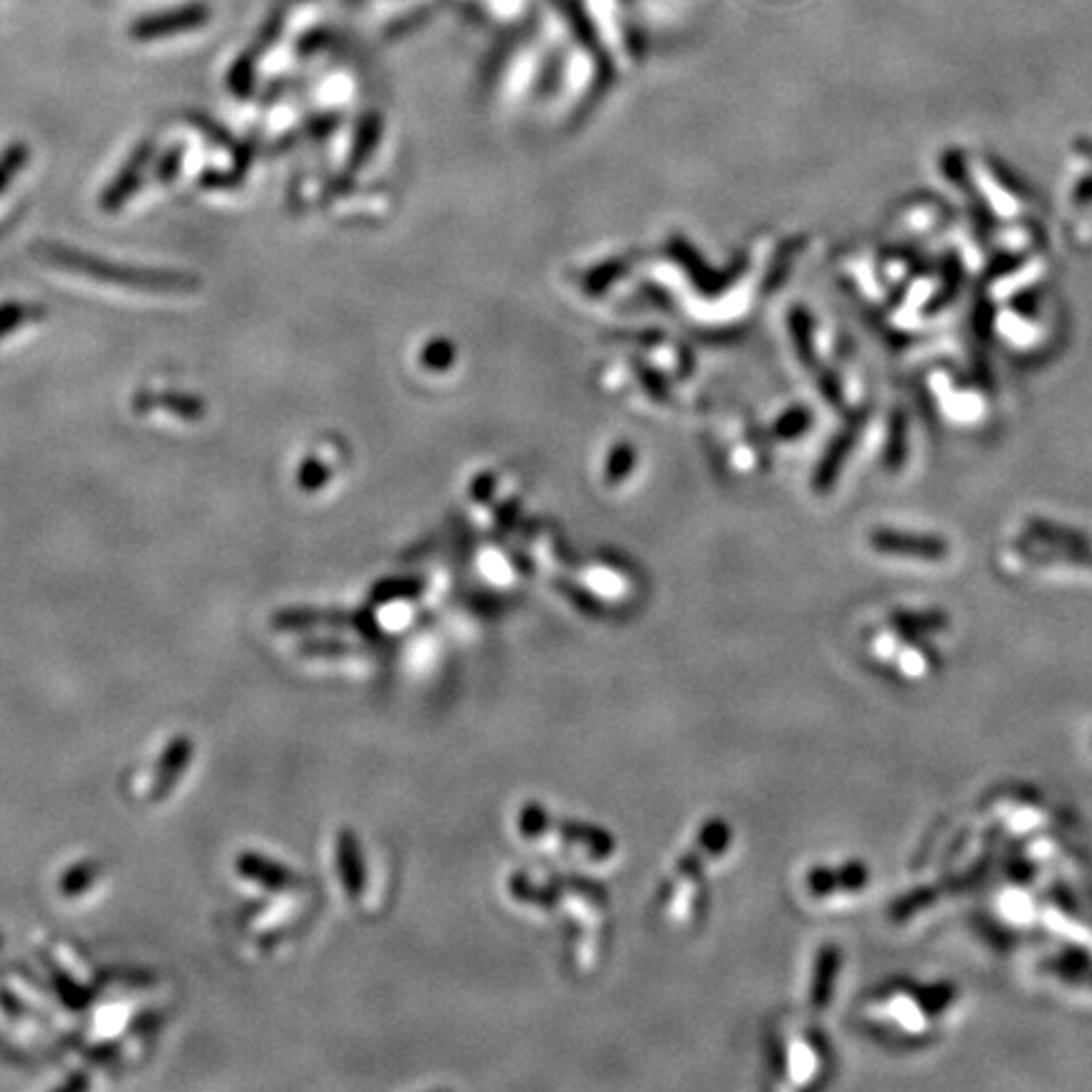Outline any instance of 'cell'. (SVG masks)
Returning <instances> with one entry per match:
<instances>
[{
  "label": "cell",
  "instance_id": "7a4b0ae2",
  "mask_svg": "<svg viewBox=\"0 0 1092 1092\" xmlns=\"http://www.w3.org/2000/svg\"><path fill=\"white\" fill-rule=\"evenodd\" d=\"M210 5L205 0H192V3L175 5V8L150 13V16L137 18L130 25V36L137 41H155L163 36L185 34V31L203 29L210 21Z\"/></svg>",
  "mask_w": 1092,
  "mask_h": 1092
},
{
  "label": "cell",
  "instance_id": "277c9868",
  "mask_svg": "<svg viewBox=\"0 0 1092 1092\" xmlns=\"http://www.w3.org/2000/svg\"><path fill=\"white\" fill-rule=\"evenodd\" d=\"M840 974V948L834 943H825L817 954V963H814V976H812V989H809V999H812L814 1010H825L832 1001L834 984H837Z\"/></svg>",
  "mask_w": 1092,
  "mask_h": 1092
},
{
  "label": "cell",
  "instance_id": "e0dca14e",
  "mask_svg": "<svg viewBox=\"0 0 1092 1092\" xmlns=\"http://www.w3.org/2000/svg\"><path fill=\"white\" fill-rule=\"evenodd\" d=\"M25 157H29V150H25L23 145L11 147L8 155H5L3 163H0V190H3L5 185H8V180H11L13 172H16L18 167H23Z\"/></svg>",
  "mask_w": 1092,
  "mask_h": 1092
},
{
  "label": "cell",
  "instance_id": "3957f363",
  "mask_svg": "<svg viewBox=\"0 0 1092 1092\" xmlns=\"http://www.w3.org/2000/svg\"><path fill=\"white\" fill-rule=\"evenodd\" d=\"M872 546L885 554L898 557H918V559H943L948 554L946 542L936 536H908L896 534V531H876L872 534Z\"/></svg>",
  "mask_w": 1092,
  "mask_h": 1092
},
{
  "label": "cell",
  "instance_id": "d6986e66",
  "mask_svg": "<svg viewBox=\"0 0 1092 1092\" xmlns=\"http://www.w3.org/2000/svg\"><path fill=\"white\" fill-rule=\"evenodd\" d=\"M177 159H180V152H172V155L165 159V170H159V177L167 180V177L175 175V170H177Z\"/></svg>",
  "mask_w": 1092,
  "mask_h": 1092
},
{
  "label": "cell",
  "instance_id": "9a60e30c",
  "mask_svg": "<svg viewBox=\"0 0 1092 1092\" xmlns=\"http://www.w3.org/2000/svg\"><path fill=\"white\" fill-rule=\"evenodd\" d=\"M155 400L159 402V408H167V410H172V413L185 415V417H201L205 413V408L201 402L190 400V397H183V395H159V397H155Z\"/></svg>",
  "mask_w": 1092,
  "mask_h": 1092
},
{
  "label": "cell",
  "instance_id": "5b68a950",
  "mask_svg": "<svg viewBox=\"0 0 1092 1092\" xmlns=\"http://www.w3.org/2000/svg\"><path fill=\"white\" fill-rule=\"evenodd\" d=\"M150 150H152V145H145V150H143V147H139L137 155L130 159V165H127V170L121 172V175L114 180L112 188L105 192V197H101V208H105V210H117L119 205L132 195L134 188H137V185H139V167L145 165L147 157H150Z\"/></svg>",
  "mask_w": 1092,
  "mask_h": 1092
},
{
  "label": "cell",
  "instance_id": "4fadbf2b",
  "mask_svg": "<svg viewBox=\"0 0 1092 1092\" xmlns=\"http://www.w3.org/2000/svg\"><path fill=\"white\" fill-rule=\"evenodd\" d=\"M1034 534L1047 539V542H1055V544H1062L1068 546V549H1085V539L1077 536L1075 531H1065V529H1057V526H1050V524H1039L1034 522Z\"/></svg>",
  "mask_w": 1092,
  "mask_h": 1092
},
{
  "label": "cell",
  "instance_id": "52a82bcc",
  "mask_svg": "<svg viewBox=\"0 0 1092 1092\" xmlns=\"http://www.w3.org/2000/svg\"><path fill=\"white\" fill-rule=\"evenodd\" d=\"M339 867H342V880L346 883L352 901L362 896V870H359V850L355 837L350 832L339 834Z\"/></svg>",
  "mask_w": 1092,
  "mask_h": 1092
},
{
  "label": "cell",
  "instance_id": "9c48e42d",
  "mask_svg": "<svg viewBox=\"0 0 1092 1092\" xmlns=\"http://www.w3.org/2000/svg\"><path fill=\"white\" fill-rule=\"evenodd\" d=\"M956 999V986L948 984V981H941V984L923 986L916 992V1004L926 1017H938L946 1006L954 1004Z\"/></svg>",
  "mask_w": 1092,
  "mask_h": 1092
},
{
  "label": "cell",
  "instance_id": "2e32d148",
  "mask_svg": "<svg viewBox=\"0 0 1092 1092\" xmlns=\"http://www.w3.org/2000/svg\"><path fill=\"white\" fill-rule=\"evenodd\" d=\"M250 83H253V63L250 59H238V63L230 69V89L238 96H246L250 92Z\"/></svg>",
  "mask_w": 1092,
  "mask_h": 1092
},
{
  "label": "cell",
  "instance_id": "8992f818",
  "mask_svg": "<svg viewBox=\"0 0 1092 1092\" xmlns=\"http://www.w3.org/2000/svg\"><path fill=\"white\" fill-rule=\"evenodd\" d=\"M892 629L903 635H926L941 633L948 625V615L941 609H928V613H896L890 618Z\"/></svg>",
  "mask_w": 1092,
  "mask_h": 1092
},
{
  "label": "cell",
  "instance_id": "30bf717a",
  "mask_svg": "<svg viewBox=\"0 0 1092 1092\" xmlns=\"http://www.w3.org/2000/svg\"><path fill=\"white\" fill-rule=\"evenodd\" d=\"M1042 968H1050L1052 974L1065 976V979H1070V981H1085V979H1092L1090 959H1088V956L1082 954V950H1075V948H1068V950H1065L1062 959H1055V961H1047V963H1042Z\"/></svg>",
  "mask_w": 1092,
  "mask_h": 1092
},
{
  "label": "cell",
  "instance_id": "ba28073f",
  "mask_svg": "<svg viewBox=\"0 0 1092 1092\" xmlns=\"http://www.w3.org/2000/svg\"><path fill=\"white\" fill-rule=\"evenodd\" d=\"M938 896H941V890H938V888H916V890H910L908 896L898 898V901L890 905V918L896 923L908 921V918H914L916 914H921L923 908L934 905L938 901Z\"/></svg>",
  "mask_w": 1092,
  "mask_h": 1092
},
{
  "label": "cell",
  "instance_id": "8fae6325",
  "mask_svg": "<svg viewBox=\"0 0 1092 1092\" xmlns=\"http://www.w3.org/2000/svg\"><path fill=\"white\" fill-rule=\"evenodd\" d=\"M840 890V876L832 867H812L807 872V892L814 898H827Z\"/></svg>",
  "mask_w": 1092,
  "mask_h": 1092
},
{
  "label": "cell",
  "instance_id": "6da1fadb",
  "mask_svg": "<svg viewBox=\"0 0 1092 1092\" xmlns=\"http://www.w3.org/2000/svg\"><path fill=\"white\" fill-rule=\"evenodd\" d=\"M36 253L41 259H46L51 266H59L63 271H74L92 276V279L112 281L117 286L137 288V291H152V294H185V291H197L201 288V281L195 276L188 274H175V271H143V268H125V266H112L109 261L94 259V256L79 253V250L56 246V243H38Z\"/></svg>",
  "mask_w": 1092,
  "mask_h": 1092
},
{
  "label": "cell",
  "instance_id": "7c38bea8",
  "mask_svg": "<svg viewBox=\"0 0 1092 1092\" xmlns=\"http://www.w3.org/2000/svg\"><path fill=\"white\" fill-rule=\"evenodd\" d=\"M837 876H840V890H847V892L863 890L867 885V880H870L867 865L860 863V860H850V863H845L837 870Z\"/></svg>",
  "mask_w": 1092,
  "mask_h": 1092
},
{
  "label": "cell",
  "instance_id": "5bb4252c",
  "mask_svg": "<svg viewBox=\"0 0 1092 1092\" xmlns=\"http://www.w3.org/2000/svg\"><path fill=\"white\" fill-rule=\"evenodd\" d=\"M43 309H34V306H3L0 309V337L3 334H8L11 330H16L18 324H23L25 319H34V317H41Z\"/></svg>",
  "mask_w": 1092,
  "mask_h": 1092
},
{
  "label": "cell",
  "instance_id": "ac0fdd59",
  "mask_svg": "<svg viewBox=\"0 0 1092 1092\" xmlns=\"http://www.w3.org/2000/svg\"><path fill=\"white\" fill-rule=\"evenodd\" d=\"M1010 878L1019 880V883H1027V880L1034 878V865L1024 863V860H1014L1010 865Z\"/></svg>",
  "mask_w": 1092,
  "mask_h": 1092
}]
</instances>
